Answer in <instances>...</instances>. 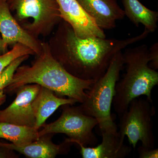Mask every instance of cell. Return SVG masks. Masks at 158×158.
<instances>
[{"label":"cell","instance_id":"6da1fadb","mask_svg":"<svg viewBox=\"0 0 158 158\" xmlns=\"http://www.w3.org/2000/svg\"><path fill=\"white\" fill-rule=\"evenodd\" d=\"M149 33L144 28L138 36L124 40L82 39L62 20L48 43L53 56L69 73L78 78L96 81L106 73L115 54L145 39Z\"/></svg>","mask_w":158,"mask_h":158},{"label":"cell","instance_id":"7a4b0ae2","mask_svg":"<svg viewBox=\"0 0 158 158\" xmlns=\"http://www.w3.org/2000/svg\"><path fill=\"white\" fill-rule=\"evenodd\" d=\"M42 51L31 66L18 67L9 85L6 93L16 92L24 85L37 84L53 91L57 96L67 97L84 102L95 81L77 78L69 73L51 53L48 42H42Z\"/></svg>","mask_w":158,"mask_h":158},{"label":"cell","instance_id":"3957f363","mask_svg":"<svg viewBox=\"0 0 158 158\" xmlns=\"http://www.w3.org/2000/svg\"><path fill=\"white\" fill-rule=\"evenodd\" d=\"M123 56L126 73L116 83L112 104L119 117L134 99L144 95L153 102L152 91L158 84V73L148 65L149 50L146 44L127 48Z\"/></svg>","mask_w":158,"mask_h":158},{"label":"cell","instance_id":"277c9868","mask_svg":"<svg viewBox=\"0 0 158 158\" xmlns=\"http://www.w3.org/2000/svg\"><path fill=\"white\" fill-rule=\"evenodd\" d=\"M124 65L121 51L115 54L103 76L94 82L84 102L78 106L85 115L96 118L100 132L118 134L111 114L115 87Z\"/></svg>","mask_w":158,"mask_h":158},{"label":"cell","instance_id":"5b68a950","mask_svg":"<svg viewBox=\"0 0 158 158\" xmlns=\"http://www.w3.org/2000/svg\"><path fill=\"white\" fill-rule=\"evenodd\" d=\"M13 17L32 37H47L62 21L56 0H5Z\"/></svg>","mask_w":158,"mask_h":158},{"label":"cell","instance_id":"8992f818","mask_svg":"<svg viewBox=\"0 0 158 158\" xmlns=\"http://www.w3.org/2000/svg\"><path fill=\"white\" fill-rule=\"evenodd\" d=\"M155 108L147 98H137L130 102L127 110L119 118V131L122 138L127 136L130 145L135 149L138 141L148 148H154L152 116Z\"/></svg>","mask_w":158,"mask_h":158},{"label":"cell","instance_id":"52a82bcc","mask_svg":"<svg viewBox=\"0 0 158 158\" xmlns=\"http://www.w3.org/2000/svg\"><path fill=\"white\" fill-rule=\"evenodd\" d=\"M62 113L56 121L43 125L38 131L40 137L49 134H64L69 138L66 141H77L85 146H94L98 139L93 129L98 122L96 118L85 115L78 106L65 105L62 106Z\"/></svg>","mask_w":158,"mask_h":158},{"label":"cell","instance_id":"ba28073f","mask_svg":"<svg viewBox=\"0 0 158 158\" xmlns=\"http://www.w3.org/2000/svg\"><path fill=\"white\" fill-rule=\"evenodd\" d=\"M40 87L33 84L19 88L13 102L6 109L0 110V122L35 127L36 120L32 103Z\"/></svg>","mask_w":158,"mask_h":158},{"label":"cell","instance_id":"9c48e42d","mask_svg":"<svg viewBox=\"0 0 158 158\" xmlns=\"http://www.w3.org/2000/svg\"><path fill=\"white\" fill-rule=\"evenodd\" d=\"M59 7L60 16L68 23L76 35L82 39L89 37L106 38L102 29L97 26L77 0H56Z\"/></svg>","mask_w":158,"mask_h":158},{"label":"cell","instance_id":"30bf717a","mask_svg":"<svg viewBox=\"0 0 158 158\" xmlns=\"http://www.w3.org/2000/svg\"><path fill=\"white\" fill-rule=\"evenodd\" d=\"M0 34L5 45L20 43L38 55L42 51L41 41L32 37L21 27L11 14L5 0H0Z\"/></svg>","mask_w":158,"mask_h":158},{"label":"cell","instance_id":"8fae6325","mask_svg":"<svg viewBox=\"0 0 158 158\" xmlns=\"http://www.w3.org/2000/svg\"><path fill=\"white\" fill-rule=\"evenodd\" d=\"M85 12L102 29L116 27V21L124 19V11L116 0H77Z\"/></svg>","mask_w":158,"mask_h":158},{"label":"cell","instance_id":"7c38bea8","mask_svg":"<svg viewBox=\"0 0 158 158\" xmlns=\"http://www.w3.org/2000/svg\"><path fill=\"white\" fill-rule=\"evenodd\" d=\"M101 143L94 147H88L80 142L73 141L80 147L83 158H124L129 155L132 150L131 145H126L124 138L118 134L102 131Z\"/></svg>","mask_w":158,"mask_h":158},{"label":"cell","instance_id":"4fadbf2b","mask_svg":"<svg viewBox=\"0 0 158 158\" xmlns=\"http://www.w3.org/2000/svg\"><path fill=\"white\" fill-rule=\"evenodd\" d=\"M53 134L40 136L36 141L23 146L0 142V146L15 151L31 158H54L58 155L68 153L73 143L65 140L61 144H54L52 141Z\"/></svg>","mask_w":158,"mask_h":158},{"label":"cell","instance_id":"5bb4252c","mask_svg":"<svg viewBox=\"0 0 158 158\" xmlns=\"http://www.w3.org/2000/svg\"><path fill=\"white\" fill-rule=\"evenodd\" d=\"M77 102L73 99L57 96L53 91L41 86L32 103L36 120L35 127L39 130L59 107L65 105L72 106Z\"/></svg>","mask_w":158,"mask_h":158},{"label":"cell","instance_id":"9a60e30c","mask_svg":"<svg viewBox=\"0 0 158 158\" xmlns=\"http://www.w3.org/2000/svg\"><path fill=\"white\" fill-rule=\"evenodd\" d=\"M125 15L138 27L140 24L144 28L153 33L157 27L158 12L145 7L138 0H122Z\"/></svg>","mask_w":158,"mask_h":158},{"label":"cell","instance_id":"2e32d148","mask_svg":"<svg viewBox=\"0 0 158 158\" xmlns=\"http://www.w3.org/2000/svg\"><path fill=\"white\" fill-rule=\"evenodd\" d=\"M39 130L26 126L0 122V138L6 139L17 146H23L39 138Z\"/></svg>","mask_w":158,"mask_h":158},{"label":"cell","instance_id":"e0dca14e","mask_svg":"<svg viewBox=\"0 0 158 158\" xmlns=\"http://www.w3.org/2000/svg\"><path fill=\"white\" fill-rule=\"evenodd\" d=\"M36 55L28 47L20 43L15 44L11 50L0 56V74L14 60L24 56Z\"/></svg>","mask_w":158,"mask_h":158},{"label":"cell","instance_id":"ac0fdd59","mask_svg":"<svg viewBox=\"0 0 158 158\" xmlns=\"http://www.w3.org/2000/svg\"><path fill=\"white\" fill-rule=\"evenodd\" d=\"M30 56H24L17 58L10 64L0 74V91L4 90L12 80L15 72L18 67L24 61L28 59Z\"/></svg>","mask_w":158,"mask_h":158},{"label":"cell","instance_id":"d6986e66","mask_svg":"<svg viewBox=\"0 0 158 158\" xmlns=\"http://www.w3.org/2000/svg\"><path fill=\"white\" fill-rule=\"evenodd\" d=\"M150 62L151 68L156 70L158 69V43L154 44L149 49Z\"/></svg>","mask_w":158,"mask_h":158},{"label":"cell","instance_id":"ffe728a7","mask_svg":"<svg viewBox=\"0 0 158 158\" xmlns=\"http://www.w3.org/2000/svg\"><path fill=\"white\" fill-rule=\"evenodd\" d=\"M138 155L140 158H158V148H148L141 145L138 148Z\"/></svg>","mask_w":158,"mask_h":158},{"label":"cell","instance_id":"44dd1931","mask_svg":"<svg viewBox=\"0 0 158 158\" xmlns=\"http://www.w3.org/2000/svg\"><path fill=\"white\" fill-rule=\"evenodd\" d=\"M11 150L6 148L0 146V158L9 157V156H12Z\"/></svg>","mask_w":158,"mask_h":158},{"label":"cell","instance_id":"7402d4cb","mask_svg":"<svg viewBox=\"0 0 158 158\" xmlns=\"http://www.w3.org/2000/svg\"><path fill=\"white\" fill-rule=\"evenodd\" d=\"M8 51L7 48L5 46L2 37L0 34V56L6 53Z\"/></svg>","mask_w":158,"mask_h":158}]
</instances>
